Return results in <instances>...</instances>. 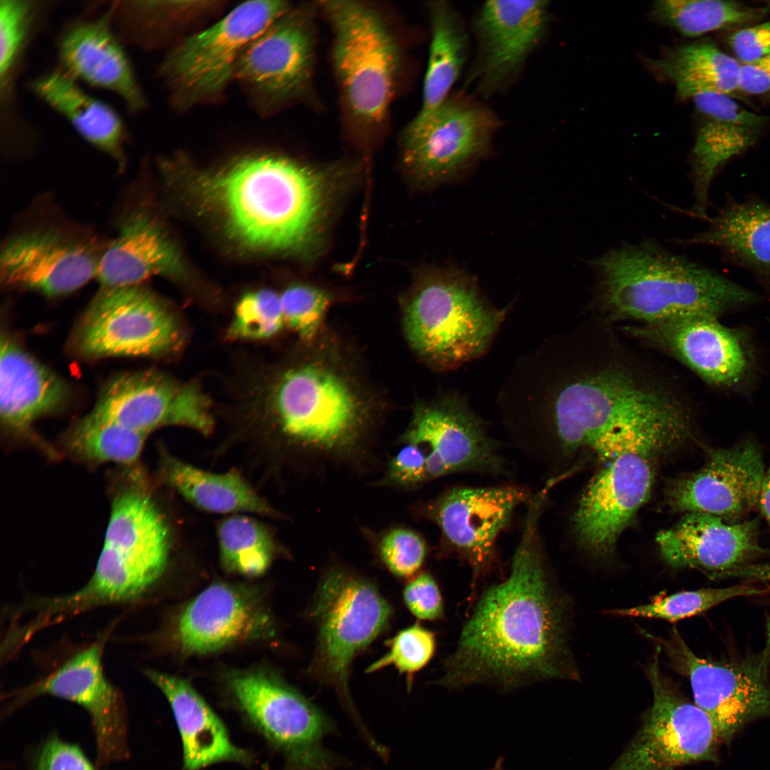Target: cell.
<instances>
[{"mask_svg":"<svg viewBox=\"0 0 770 770\" xmlns=\"http://www.w3.org/2000/svg\"><path fill=\"white\" fill-rule=\"evenodd\" d=\"M607 331L582 327L546 338L517 359L498 392L508 437L541 469L582 450L608 462L648 457L691 435L679 389Z\"/></svg>","mask_w":770,"mask_h":770,"instance_id":"1","label":"cell"},{"mask_svg":"<svg viewBox=\"0 0 770 770\" xmlns=\"http://www.w3.org/2000/svg\"><path fill=\"white\" fill-rule=\"evenodd\" d=\"M546 500L530 498L507 577L473 603L436 683L449 690L489 685L510 692L552 679H576L568 642L565 599L543 542Z\"/></svg>","mask_w":770,"mask_h":770,"instance_id":"2","label":"cell"},{"mask_svg":"<svg viewBox=\"0 0 770 770\" xmlns=\"http://www.w3.org/2000/svg\"><path fill=\"white\" fill-rule=\"evenodd\" d=\"M349 171L341 165L320 168L284 156L248 155L199 176L193 189L240 243L304 254L318 245Z\"/></svg>","mask_w":770,"mask_h":770,"instance_id":"3","label":"cell"},{"mask_svg":"<svg viewBox=\"0 0 770 770\" xmlns=\"http://www.w3.org/2000/svg\"><path fill=\"white\" fill-rule=\"evenodd\" d=\"M286 369L270 406L281 433L307 455L314 471L364 472L375 463L378 404L342 353L317 344Z\"/></svg>","mask_w":770,"mask_h":770,"instance_id":"4","label":"cell"},{"mask_svg":"<svg viewBox=\"0 0 770 770\" xmlns=\"http://www.w3.org/2000/svg\"><path fill=\"white\" fill-rule=\"evenodd\" d=\"M595 302L610 319L648 324L712 317L757 301L751 291L652 240L623 245L590 262Z\"/></svg>","mask_w":770,"mask_h":770,"instance_id":"5","label":"cell"},{"mask_svg":"<svg viewBox=\"0 0 770 770\" xmlns=\"http://www.w3.org/2000/svg\"><path fill=\"white\" fill-rule=\"evenodd\" d=\"M406 339L433 369L447 371L484 355L505 319L473 277L452 267H427L416 274L403 301Z\"/></svg>","mask_w":770,"mask_h":770,"instance_id":"6","label":"cell"},{"mask_svg":"<svg viewBox=\"0 0 770 770\" xmlns=\"http://www.w3.org/2000/svg\"><path fill=\"white\" fill-rule=\"evenodd\" d=\"M169 553L167 525L150 497L128 488L113 498L94 572L81 589L47 600L56 620L103 605L128 602L160 578Z\"/></svg>","mask_w":770,"mask_h":770,"instance_id":"7","label":"cell"},{"mask_svg":"<svg viewBox=\"0 0 770 770\" xmlns=\"http://www.w3.org/2000/svg\"><path fill=\"white\" fill-rule=\"evenodd\" d=\"M333 34L332 61L344 108L367 130L386 120L401 68L397 41L380 14L356 1L321 2Z\"/></svg>","mask_w":770,"mask_h":770,"instance_id":"8","label":"cell"},{"mask_svg":"<svg viewBox=\"0 0 770 770\" xmlns=\"http://www.w3.org/2000/svg\"><path fill=\"white\" fill-rule=\"evenodd\" d=\"M317 642L311 674L337 694L361 734L367 733L348 687L354 658L388 627L392 609L375 585L340 567L322 576L312 606Z\"/></svg>","mask_w":770,"mask_h":770,"instance_id":"9","label":"cell"},{"mask_svg":"<svg viewBox=\"0 0 770 770\" xmlns=\"http://www.w3.org/2000/svg\"><path fill=\"white\" fill-rule=\"evenodd\" d=\"M531 495L518 485L456 486L412 506L416 515L438 528L443 554L469 567L470 605L477 598L481 582L500 565L498 537L510 525L517 508L526 504Z\"/></svg>","mask_w":770,"mask_h":770,"instance_id":"10","label":"cell"},{"mask_svg":"<svg viewBox=\"0 0 770 770\" xmlns=\"http://www.w3.org/2000/svg\"><path fill=\"white\" fill-rule=\"evenodd\" d=\"M500 125L497 114L478 98L452 91L426 118L405 128V168L421 186L451 180L491 154Z\"/></svg>","mask_w":770,"mask_h":770,"instance_id":"11","label":"cell"},{"mask_svg":"<svg viewBox=\"0 0 770 770\" xmlns=\"http://www.w3.org/2000/svg\"><path fill=\"white\" fill-rule=\"evenodd\" d=\"M647 636L659 644L669 665L689 679L694 703L710 717L721 740L729 739L752 720L770 716V620L762 649L733 660L698 657L676 629L667 640Z\"/></svg>","mask_w":770,"mask_h":770,"instance_id":"12","label":"cell"},{"mask_svg":"<svg viewBox=\"0 0 770 770\" xmlns=\"http://www.w3.org/2000/svg\"><path fill=\"white\" fill-rule=\"evenodd\" d=\"M228 688L247 720L282 754L284 770H334L335 759L323 745L333 724L298 691L257 671L232 674Z\"/></svg>","mask_w":770,"mask_h":770,"instance_id":"13","label":"cell"},{"mask_svg":"<svg viewBox=\"0 0 770 770\" xmlns=\"http://www.w3.org/2000/svg\"><path fill=\"white\" fill-rule=\"evenodd\" d=\"M660 652L657 645L646 668L652 704L638 734L611 770H673L717 758L721 739L713 721L662 672Z\"/></svg>","mask_w":770,"mask_h":770,"instance_id":"14","label":"cell"},{"mask_svg":"<svg viewBox=\"0 0 770 770\" xmlns=\"http://www.w3.org/2000/svg\"><path fill=\"white\" fill-rule=\"evenodd\" d=\"M177 320L139 284L103 287L83 315L76 346L90 359L165 354L180 339Z\"/></svg>","mask_w":770,"mask_h":770,"instance_id":"15","label":"cell"},{"mask_svg":"<svg viewBox=\"0 0 770 770\" xmlns=\"http://www.w3.org/2000/svg\"><path fill=\"white\" fill-rule=\"evenodd\" d=\"M399 443L423 449L428 481L458 473L509 474L500 445L486 422L456 392L417 404Z\"/></svg>","mask_w":770,"mask_h":770,"instance_id":"16","label":"cell"},{"mask_svg":"<svg viewBox=\"0 0 770 770\" xmlns=\"http://www.w3.org/2000/svg\"><path fill=\"white\" fill-rule=\"evenodd\" d=\"M284 1L245 2L206 30L178 46L162 71L176 91L192 101L222 90L244 48L290 10Z\"/></svg>","mask_w":770,"mask_h":770,"instance_id":"17","label":"cell"},{"mask_svg":"<svg viewBox=\"0 0 770 770\" xmlns=\"http://www.w3.org/2000/svg\"><path fill=\"white\" fill-rule=\"evenodd\" d=\"M550 21L549 1L484 2L472 22L476 51L466 86H473L483 98L507 91L541 45Z\"/></svg>","mask_w":770,"mask_h":770,"instance_id":"18","label":"cell"},{"mask_svg":"<svg viewBox=\"0 0 770 770\" xmlns=\"http://www.w3.org/2000/svg\"><path fill=\"white\" fill-rule=\"evenodd\" d=\"M96 245L54 227L19 232L2 247L1 282L51 297L68 294L96 277L101 254Z\"/></svg>","mask_w":770,"mask_h":770,"instance_id":"19","label":"cell"},{"mask_svg":"<svg viewBox=\"0 0 770 770\" xmlns=\"http://www.w3.org/2000/svg\"><path fill=\"white\" fill-rule=\"evenodd\" d=\"M210 405L194 384L145 371L113 378L91 413L145 435L163 426H183L209 433L213 426Z\"/></svg>","mask_w":770,"mask_h":770,"instance_id":"20","label":"cell"},{"mask_svg":"<svg viewBox=\"0 0 770 770\" xmlns=\"http://www.w3.org/2000/svg\"><path fill=\"white\" fill-rule=\"evenodd\" d=\"M311 11L291 8L272 23L244 48L234 74L272 102L304 94L312 82L314 59Z\"/></svg>","mask_w":770,"mask_h":770,"instance_id":"21","label":"cell"},{"mask_svg":"<svg viewBox=\"0 0 770 770\" xmlns=\"http://www.w3.org/2000/svg\"><path fill=\"white\" fill-rule=\"evenodd\" d=\"M43 695L75 702L88 713L99 766L126 756L125 707L119 692L105 677L101 643L81 650L44 679L11 695L9 707Z\"/></svg>","mask_w":770,"mask_h":770,"instance_id":"22","label":"cell"},{"mask_svg":"<svg viewBox=\"0 0 770 770\" xmlns=\"http://www.w3.org/2000/svg\"><path fill=\"white\" fill-rule=\"evenodd\" d=\"M653 471L647 456L627 453L598 472L583 491L571 523L578 543L606 556L617 538L648 499Z\"/></svg>","mask_w":770,"mask_h":770,"instance_id":"23","label":"cell"},{"mask_svg":"<svg viewBox=\"0 0 770 770\" xmlns=\"http://www.w3.org/2000/svg\"><path fill=\"white\" fill-rule=\"evenodd\" d=\"M764 473L761 452L753 442L712 449L702 468L668 485L666 502L677 512L735 519L758 503Z\"/></svg>","mask_w":770,"mask_h":770,"instance_id":"24","label":"cell"},{"mask_svg":"<svg viewBox=\"0 0 770 770\" xmlns=\"http://www.w3.org/2000/svg\"><path fill=\"white\" fill-rule=\"evenodd\" d=\"M691 99L697 117L690 155L692 212L706 219L714 178L730 160L754 144L769 118L746 109L728 95L704 93Z\"/></svg>","mask_w":770,"mask_h":770,"instance_id":"25","label":"cell"},{"mask_svg":"<svg viewBox=\"0 0 770 770\" xmlns=\"http://www.w3.org/2000/svg\"><path fill=\"white\" fill-rule=\"evenodd\" d=\"M756 520L729 523L704 513H686L657 536L663 558L672 567L689 568L709 575L738 571L767 554L759 545Z\"/></svg>","mask_w":770,"mask_h":770,"instance_id":"26","label":"cell"},{"mask_svg":"<svg viewBox=\"0 0 770 770\" xmlns=\"http://www.w3.org/2000/svg\"><path fill=\"white\" fill-rule=\"evenodd\" d=\"M630 332L677 359L708 383L730 386L745 375L748 358L741 339L717 318L685 317L638 324Z\"/></svg>","mask_w":770,"mask_h":770,"instance_id":"27","label":"cell"},{"mask_svg":"<svg viewBox=\"0 0 770 770\" xmlns=\"http://www.w3.org/2000/svg\"><path fill=\"white\" fill-rule=\"evenodd\" d=\"M272 621L257 597L230 584H212L183 609L175 640L190 654L213 652L230 645L269 635Z\"/></svg>","mask_w":770,"mask_h":770,"instance_id":"28","label":"cell"},{"mask_svg":"<svg viewBox=\"0 0 770 770\" xmlns=\"http://www.w3.org/2000/svg\"><path fill=\"white\" fill-rule=\"evenodd\" d=\"M68 397V387L60 376L1 335L0 417L7 429L27 433L36 419L57 411Z\"/></svg>","mask_w":770,"mask_h":770,"instance_id":"29","label":"cell"},{"mask_svg":"<svg viewBox=\"0 0 770 770\" xmlns=\"http://www.w3.org/2000/svg\"><path fill=\"white\" fill-rule=\"evenodd\" d=\"M145 674L172 709L183 744V770L222 761L251 762L250 754L233 744L222 722L188 682L155 670Z\"/></svg>","mask_w":770,"mask_h":770,"instance_id":"30","label":"cell"},{"mask_svg":"<svg viewBox=\"0 0 770 770\" xmlns=\"http://www.w3.org/2000/svg\"><path fill=\"white\" fill-rule=\"evenodd\" d=\"M177 252L160 226L143 210L128 212L101 253L96 277L103 287L140 284L177 271Z\"/></svg>","mask_w":770,"mask_h":770,"instance_id":"31","label":"cell"},{"mask_svg":"<svg viewBox=\"0 0 770 770\" xmlns=\"http://www.w3.org/2000/svg\"><path fill=\"white\" fill-rule=\"evenodd\" d=\"M59 54L71 77L115 93L131 111L143 108L144 98L128 58L104 20L70 29L61 41Z\"/></svg>","mask_w":770,"mask_h":770,"instance_id":"32","label":"cell"},{"mask_svg":"<svg viewBox=\"0 0 770 770\" xmlns=\"http://www.w3.org/2000/svg\"><path fill=\"white\" fill-rule=\"evenodd\" d=\"M707 220L704 231L678 242L717 247L726 261L770 284V202L754 196L743 201L729 196Z\"/></svg>","mask_w":770,"mask_h":770,"instance_id":"33","label":"cell"},{"mask_svg":"<svg viewBox=\"0 0 770 770\" xmlns=\"http://www.w3.org/2000/svg\"><path fill=\"white\" fill-rule=\"evenodd\" d=\"M34 91L62 114L88 142L124 162V128L115 111L85 93L69 74L55 71L33 83Z\"/></svg>","mask_w":770,"mask_h":770,"instance_id":"34","label":"cell"},{"mask_svg":"<svg viewBox=\"0 0 770 770\" xmlns=\"http://www.w3.org/2000/svg\"><path fill=\"white\" fill-rule=\"evenodd\" d=\"M427 9L431 41L421 106L414 121L426 118L452 91L466 64L470 48L468 29L453 6L437 0L428 1Z\"/></svg>","mask_w":770,"mask_h":770,"instance_id":"35","label":"cell"},{"mask_svg":"<svg viewBox=\"0 0 770 770\" xmlns=\"http://www.w3.org/2000/svg\"><path fill=\"white\" fill-rule=\"evenodd\" d=\"M160 475L168 485L205 510L275 515L272 507L235 471L210 473L165 453L160 461Z\"/></svg>","mask_w":770,"mask_h":770,"instance_id":"36","label":"cell"},{"mask_svg":"<svg viewBox=\"0 0 770 770\" xmlns=\"http://www.w3.org/2000/svg\"><path fill=\"white\" fill-rule=\"evenodd\" d=\"M650 64L673 83L678 96L684 98L704 93L732 96L739 91L741 63L710 41L677 47Z\"/></svg>","mask_w":770,"mask_h":770,"instance_id":"37","label":"cell"},{"mask_svg":"<svg viewBox=\"0 0 770 770\" xmlns=\"http://www.w3.org/2000/svg\"><path fill=\"white\" fill-rule=\"evenodd\" d=\"M769 9L764 6L720 0H660L652 6V16L687 37L754 22Z\"/></svg>","mask_w":770,"mask_h":770,"instance_id":"38","label":"cell"},{"mask_svg":"<svg viewBox=\"0 0 770 770\" xmlns=\"http://www.w3.org/2000/svg\"><path fill=\"white\" fill-rule=\"evenodd\" d=\"M146 436L90 413L69 429L65 443L84 461L130 466L138 460Z\"/></svg>","mask_w":770,"mask_h":770,"instance_id":"39","label":"cell"},{"mask_svg":"<svg viewBox=\"0 0 770 770\" xmlns=\"http://www.w3.org/2000/svg\"><path fill=\"white\" fill-rule=\"evenodd\" d=\"M220 558L228 573L255 577L263 574L274 556V543L267 530L257 520L234 515L218 528Z\"/></svg>","mask_w":770,"mask_h":770,"instance_id":"40","label":"cell"},{"mask_svg":"<svg viewBox=\"0 0 770 770\" xmlns=\"http://www.w3.org/2000/svg\"><path fill=\"white\" fill-rule=\"evenodd\" d=\"M766 592L763 588L743 584L722 588H702L661 597L642 605L610 610L605 613L676 622L701 614L729 599L761 595Z\"/></svg>","mask_w":770,"mask_h":770,"instance_id":"41","label":"cell"},{"mask_svg":"<svg viewBox=\"0 0 770 770\" xmlns=\"http://www.w3.org/2000/svg\"><path fill=\"white\" fill-rule=\"evenodd\" d=\"M284 324L280 294L262 289L247 293L240 299L228 336L240 339H267L277 334Z\"/></svg>","mask_w":770,"mask_h":770,"instance_id":"42","label":"cell"},{"mask_svg":"<svg viewBox=\"0 0 770 770\" xmlns=\"http://www.w3.org/2000/svg\"><path fill=\"white\" fill-rule=\"evenodd\" d=\"M389 652L366 669L372 673L393 665L409 678L411 687L413 674L423 668L433 657L436 648L435 634L420 623L399 631L386 642Z\"/></svg>","mask_w":770,"mask_h":770,"instance_id":"43","label":"cell"},{"mask_svg":"<svg viewBox=\"0 0 770 770\" xmlns=\"http://www.w3.org/2000/svg\"><path fill=\"white\" fill-rule=\"evenodd\" d=\"M285 324L304 342L319 337L331 294L323 289L307 284H294L280 294Z\"/></svg>","mask_w":770,"mask_h":770,"instance_id":"44","label":"cell"},{"mask_svg":"<svg viewBox=\"0 0 770 770\" xmlns=\"http://www.w3.org/2000/svg\"><path fill=\"white\" fill-rule=\"evenodd\" d=\"M376 550L382 564L393 575L410 578L423 565L427 545L417 532L404 527H394L381 535Z\"/></svg>","mask_w":770,"mask_h":770,"instance_id":"45","label":"cell"},{"mask_svg":"<svg viewBox=\"0 0 770 770\" xmlns=\"http://www.w3.org/2000/svg\"><path fill=\"white\" fill-rule=\"evenodd\" d=\"M31 2L0 1V74L6 76L24 40L30 19Z\"/></svg>","mask_w":770,"mask_h":770,"instance_id":"46","label":"cell"},{"mask_svg":"<svg viewBox=\"0 0 770 770\" xmlns=\"http://www.w3.org/2000/svg\"><path fill=\"white\" fill-rule=\"evenodd\" d=\"M428 481L423 449L415 444H404L388 462L382 478L374 485L411 489Z\"/></svg>","mask_w":770,"mask_h":770,"instance_id":"47","label":"cell"},{"mask_svg":"<svg viewBox=\"0 0 770 770\" xmlns=\"http://www.w3.org/2000/svg\"><path fill=\"white\" fill-rule=\"evenodd\" d=\"M404 602L410 612L422 620L438 621L445 617L444 601L440 587L428 572L411 578L403 592Z\"/></svg>","mask_w":770,"mask_h":770,"instance_id":"48","label":"cell"},{"mask_svg":"<svg viewBox=\"0 0 770 770\" xmlns=\"http://www.w3.org/2000/svg\"><path fill=\"white\" fill-rule=\"evenodd\" d=\"M35 770H95L76 746L54 737L38 754Z\"/></svg>","mask_w":770,"mask_h":770,"instance_id":"49","label":"cell"},{"mask_svg":"<svg viewBox=\"0 0 770 770\" xmlns=\"http://www.w3.org/2000/svg\"><path fill=\"white\" fill-rule=\"evenodd\" d=\"M731 48L741 63H747L770 53V21L736 31L730 37Z\"/></svg>","mask_w":770,"mask_h":770,"instance_id":"50","label":"cell"},{"mask_svg":"<svg viewBox=\"0 0 770 770\" xmlns=\"http://www.w3.org/2000/svg\"><path fill=\"white\" fill-rule=\"evenodd\" d=\"M739 91L754 96L770 94V53L741 64Z\"/></svg>","mask_w":770,"mask_h":770,"instance_id":"51","label":"cell"},{"mask_svg":"<svg viewBox=\"0 0 770 770\" xmlns=\"http://www.w3.org/2000/svg\"><path fill=\"white\" fill-rule=\"evenodd\" d=\"M758 504L770 525V466L764 476Z\"/></svg>","mask_w":770,"mask_h":770,"instance_id":"52","label":"cell"},{"mask_svg":"<svg viewBox=\"0 0 770 770\" xmlns=\"http://www.w3.org/2000/svg\"><path fill=\"white\" fill-rule=\"evenodd\" d=\"M488 770H505L503 758H498L494 764L493 766Z\"/></svg>","mask_w":770,"mask_h":770,"instance_id":"53","label":"cell"}]
</instances>
